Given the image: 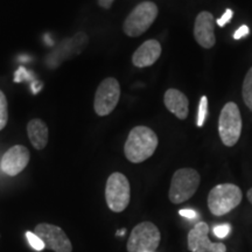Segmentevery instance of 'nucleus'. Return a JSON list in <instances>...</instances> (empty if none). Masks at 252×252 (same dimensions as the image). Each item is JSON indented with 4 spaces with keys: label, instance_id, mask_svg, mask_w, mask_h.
<instances>
[{
    "label": "nucleus",
    "instance_id": "6",
    "mask_svg": "<svg viewBox=\"0 0 252 252\" xmlns=\"http://www.w3.org/2000/svg\"><path fill=\"white\" fill-rule=\"evenodd\" d=\"M105 198L110 210L122 213L127 208L131 198V187L127 178L122 173H112L106 181Z\"/></svg>",
    "mask_w": 252,
    "mask_h": 252
},
{
    "label": "nucleus",
    "instance_id": "21",
    "mask_svg": "<svg viewBox=\"0 0 252 252\" xmlns=\"http://www.w3.org/2000/svg\"><path fill=\"white\" fill-rule=\"evenodd\" d=\"M232 15H234V12H232V9L228 8V9H226V11L224 12V14L222 15V17H220V19H217V20H216V24L219 25L220 27H224L225 25L228 24L230 20H231Z\"/></svg>",
    "mask_w": 252,
    "mask_h": 252
},
{
    "label": "nucleus",
    "instance_id": "11",
    "mask_svg": "<svg viewBox=\"0 0 252 252\" xmlns=\"http://www.w3.org/2000/svg\"><path fill=\"white\" fill-rule=\"evenodd\" d=\"M194 37L201 47L210 49L215 46V19L208 11L200 12L195 19Z\"/></svg>",
    "mask_w": 252,
    "mask_h": 252
},
{
    "label": "nucleus",
    "instance_id": "18",
    "mask_svg": "<svg viewBox=\"0 0 252 252\" xmlns=\"http://www.w3.org/2000/svg\"><path fill=\"white\" fill-rule=\"evenodd\" d=\"M208 115V98L207 96H202L200 99V104H198V113H197V126L202 127L204 122L207 119Z\"/></svg>",
    "mask_w": 252,
    "mask_h": 252
},
{
    "label": "nucleus",
    "instance_id": "7",
    "mask_svg": "<svg viewBox=\"0 0 252 252\" xmlns=\"http://www.w3.org/2000/svg\"><path fill=\"white\" fill-rule=\"evenodd\" d=\"M159 229L153 223L143 222L132 230L127 242V252H153L160 244Z\"/></svg>",
    "mask_w": 252,
    "mask_h": 252
},
{
    "label": "nucleus",
    "instance_id": "2",
    "mask_svg": "<svg viewBox=\"0 0 252 252\" xmlns=\"http://www.w3.org/2000/svg\"><path fill=\"white\" fill-rule=\"evenodd\" d=\"M243 194L238 186L232 184L217 185L208 195V207L216 216L225 215L242 202Z\"/></svg>",
    "mask_w": 252,
    "mask_h": 252
},
{
    "label": "nucleus",
    "instance_id": "4",
    "mask_svg": "<svg viewBox=\"0 0 252 252\" xmlns=\"http://www.w3.org/2000/svg\"><path fill=\"white\" fill-rule=\"evenodd\" d=\"M200 174L193 168L178 169L173 175L169 188V200L179 204L189 200L200 186Z\"/></svg>",
    "mask_w": 252,
    "mask_h": 252
},
{
    "label": "nucleus",
    "instance_id": "13",
    "mask_svg": "<svg viewBox=\"0 0 252 252\" xmlns=\"http://www.w3.org/2000/svg\"><path fill=\"white\" fill-rule=\"evenodd\" d=\"M161 55V45L157 40H147L134 52L132 63L137 68L151 67Z\"/></svg>",
    "mask_w": 252,
    "mask_h": 252
},
{
    "label": "nucleus",
    "instance_id": "10",
    "mask_svg": "<svg viewBox=\"0 0 252 252\" xmlns=\"http://www.w3.org/2000/svg\"><path fill=\"white\" fill-rule=\"evenodd\" d=\"M209 226L207 223L200 222L189 231L188 249L191 252H226L223 243H214L208 238Z\"/></svg>",
    "mask_w": 252,
    "mask_h": 252
},
{
    "label": "nucleus",
    "instance_id": "19",
    "mask_svg": "<svg viewBox=\"0 0 252 252\" xmlns=\"http://www.w3.org/2000/svg\"><path fill=\"white\" fill-rule=\"evenodd\" d=\"M26 237H27V241L28 243L32 248L34 249V250L36 251H42L43 249H45V244H43L42 239H41L39 236H37L35 232H31V231H27L26 232Z\"/></svg>",
    "mask_w": 252,
    "mask_h": 252
},
{
    "label": "nucleus",
    "instance_id": "24",
    "mask_svg": "<svg viewBox=\"0 0 252 252\" xmlns=\"http://www.w3.org/2000/svg\"><path fill=\"white\" fill-rule=\"evenodd\" d=\"M113 1H115V0H98V5H99L102 8L109 9V8L112 6Z\"/></svg>",
    "mask_w": 252,
    "mask_h": 252
},
{
    "label": "nucleus",
    "instance_id": "12",
    "mask_svg": "<svg viewBox=\"0 0 252 252\" xmlns=\"http://www.w3.org/2000/svg\"><path fill=\"white\" fill-rule=\"evenodd\" d=\"M30 151L23 145H15L11 147L1 158L2 172L9 176H15L26 168L30 162Z\"/></svg>",
    "mask_w": 252,
    "mask_h": 252
},
{
    "label": "nucleus",
    "instance_id": "14",
    "mask_svg": "<svg viewBox=\"0 0 252 252\" xmlns=\"http://www.w3.org/2000/svg\"><path fill=\"white\" fill-rule=\"evenodd\" d=\"M163 103L168 111H171L179 119H186L188 116L189 100L184 93L178 89H168L165 93Z\"/></svg>",
    "mask_w": 252,
    "mask_h": 252
},
{
    "label": "nucleus",
    "instance_id": "25",
    "mask_svg": "<svg viewBox=\"0 0 252 252\" xmlns=\"http://www.w3.org/2000/svg\"><path fill=\"white\" fill-rule=\"evenodd\" d=\"M248 198H249V201H250V203L252 204V188L249 189V191H248Z\"/></svg>",
    "mask_w": 252,
    "mask_h": 252
},
{
    "label": "nucleus",
    "instance_id": "15",
    "mask_svg": "<svg viewBox=\"0 0 252 252\" xmlns=\"http://www.w3.org/2000/svg\"><path fill=\"white\" fill-rule=\"evenodd\" d=\"M27 133L34 149L43 150L48 144V127L46 123L39 118L32 119L28 123Z\"/></svg>",
    "mask_w": 252,
    "mask_h": 252
},
{
    "label": "nucleus",
    "instance_id": "5",
    "mask_svg": "<svg viewBox=\"0 0 252 252\" xmlns=\"http://www.w3.org/2000/svg\"><path fill=\"white\" fill-rule=\"evenodd\" d=\"M220 138L225 146H235L242 133V117L238 105L229 102L222 109L219 119Z\"/></svg>",
    "mask_w": 252,
    "mask_h": 252
},
{
    "label": "nucleus",
    "instance_id": "9",
    "mask_svg": "<svg viewBox=\"0 0 252 252\" xmlns=\"http://www.w3.org/2000/svg\"><path fill=\"white\" fill-rule=\"evenodd\" d=\"M35 234L42 239L47 249L55 252H71L72 245L68 236L59 226L41 223L35 226Z\"/></svg>",
    "mask_w": 252,
    "mask_h": 252
},
{
    "label": "nucleus",
    "instance_id": "3",
    "mask_svg": "<svg viewBox=\"0 0 252 252\" xmlns=\"http://www.w3.org/2000/svg\"><path fill=\"white\" fill-rule=\"evenodd\" d=\"M158 6L152 1H143L132 9L125 19L123 30L127 36L137 37L143 35L152 26L158 17Z\"/></svg>",
    "mask_w": 252,
    "mask_h": 252
},
{
    "label": "nucleus",
    "instance_id": "20",
    "mask_svg": "<svg viewBox=\"0 0 252 252\" xmlns=\"http://www.w3.org/2000/svg\"><path fill=\"white\" fill-rule=\"evenodd\" d=\"M230 232V225L229 224H222V225H217L214 228V234H215L216 237L219 238H224L228 236Z\"/></svg>",
    "mask_w": 252,
    "mask_h": 252
},
{
    "label": "nucleus",
    "instance_id": "8",
    "mask_svg": "<svg viewBox=\"0 0 252 252\" xmlns=\"http://www.w3.org/2000/svg\"><path fill=\"white\" fill-rule=\"evenodd\" d=\"M121 98V86L113 77H108L100 82L94 94V109L100 117L108 116L116 109Z\"/></svg>",
    "mask_w": 252,
    "mask_h": 252
},
{
    "label": "nucleus",
    "instance_id": "1",
    "mask_svg": "<svg viewBox=\"0 0 252 252\" xmlns=\"http://www.w3.org/2000/svg\"><path fill=\"white\" fill-rule=\"evenodd\" d=\"M156 132L147 126H135L128 133L124 146L126 159L133 163H140L151 158L158 147Z\"/></svg>",
    "mask_w": 252,
    "mask_h": 252
},
{
    "label": "nucleus",
    "instance_id": "22",
    "mask_svg": "<svg viewBox=\"0 0 252 252\" xmlns=\"http://www.w3.org/2000/svg\"><path fill=\"white\" fill-rule=\"evenodd\" d=\"M248 34H249V27L247 26V25H243V26H241L237 31L235 32L234 39L235 40H239V39H242V37L247 36Z\"/></svg>",
    "mask_w": 252,
    "mask_h": 252
},
{
    "label": "nucleus",
    "instance_id": "26",
    "mask_svg": "<svg viewBox=\"0 0 252 252\" xmlns=\"http://www.w3.org/2000/svg\"><path fill=\"white\" fill-rule=\"evenodd\" d=\"M124 234H125V229L118 230V231H117V236H123Z\"/></svg>",
    "mask_w": 252,
    "mask_h": 252
},
{
    "label": "nucleus",
    "instance_id": "23",
    "mask_svg": "<svg viewBox=\"0 0 252 252\" xmlns=\"http://www.w3.org/2000/svg\"><path fill=\"white\" fill-rule=\"evenodd\" d=\"M179 214H180L181 216L187 217V219H195V217H196V213L190 209H181L180 212H179Z\"/></svg>",
    "mask_w": 252,
    "mask_h": 252
},
{
    "label": "nucleus",
    "instance_id": "17",
    "mask_svg": "<svg viewBox=\"0 0 252 252\" xmlns=\"http://www.w3.org/2000/svg\"><path fill=\"white\" fill-rule=\"evenodd\" d=\"M8 122V104L5 94L0 90V131L4 130Z\"/></svg>",
    "mask_w": 252,
    "mask_h": 252
},
{
    "label": "nucleus",
    "instance_id": "16",
    "mask_svg": "<svg viewBox=\"0 0 252 252\" xmlns=\"http://www.w3.org/2000/svg\"><path fill=\"white\" fill-rule=\"evenodd\" d=\"M242 94H243L244 103L249 109L252 110V67L245 75L243 87H242Z\"/></svg>",
    "mask_w": 252,
    "mask_h": 252
}]
</instances>
